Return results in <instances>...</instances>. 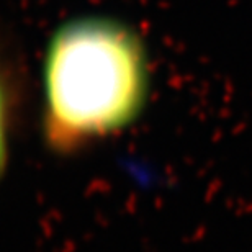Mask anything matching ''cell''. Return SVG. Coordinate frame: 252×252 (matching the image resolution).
Listing matches in <instances>:
<instances>
[{
  "instance_id": "obj_1",
  "label": "cell",
  "mask_w": 252,
  "mask_h": 252,
  "mask_svg": "<svg viewBox=\"0 0 252 252\" xmlns=\"http://www.w3.org/2000/svg\"><path fill=\"white\" fill-rule=\"evenodd\" d=\"M153 67L143 34L110 15L64 20L48 38L41 67V136L46 149L74 156L143 117Z\"/></svg>"
},
{
  "instance_id": "obj_2",
  "label": "cell",
  "mask_w": 252,
  "mask_h": 252,
  "mask_svg": "<svg viewBox=\"0 0 252 252\" xmlns=\"http://www.w3.org/2000/svg\"><path fill=\"white\" fill-rule=\"evenodd\" d=\"M10 131H12V89L0 59V182L7 174L10 160Z\"/></svg>"
}]
</instances>
